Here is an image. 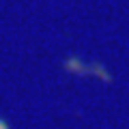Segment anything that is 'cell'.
Segmentation results:
<instances>
[{
  "label": "cell",
  "instance_id": "2",
  "mask_svg": "<svg viewBox=\"0 0 129 129\" xmlns=\"http://www.w3.org/2000/svg\"><path fill=\"white\" fill-rule=\"evenodd\" d=\"M0 129H11V125H9V123H7V120H5V118H0Z\"/></svg>",
  "mask_w": 129,
  "mask_h": 129
},
{
  "label": "cell",
  "instance_id": "1",
  "mask_svg": "<svg viewBox=\"0 0 129 129\" xmlns=\"http://www.w3.org/2000/svg\"><path fill=\"white\" fill-rule=\"evenodd\" d=\"M64 69L67 71H75V73H97L101 80H106V82H110L112 80V75L108 73V71H101L103 67L101 64H84L82 60H78V58H69V60H64Z\"/></svg>",
  "mask_w": 129,
  "mask_h": 129
}]
</instances>
